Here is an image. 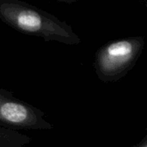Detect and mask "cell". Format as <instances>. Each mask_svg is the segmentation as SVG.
<instances>
[{"label":"cell","mask_w":147,"mask_h":147,"mask_svg":"<svg viewBox=\"0 0 147 147\" xmlns=\"http://www.w3.org/2000/svg\"><path fill=\"white\" fill-rule=\"evenodd\" d=\"M0 126L12 130H51L45 113L0 88Z\"/></svg>","instance_id":"3957f363"},{"label":"cell","mask_w":147,"mask_h":147,"mask_svg":"<svg viewBox=\"0 0 147 147\" xmlns=\"http://www.w3.org/2000/svg\"><path fill=\"white\" fill-rule=\"evenodd\" d=\"M0 20L17 32L47 42L75 46L82 41L65 22L22 0H0Z\"/></svg>","instance_id":"6da1fadb"},{"label":"cell","mask_w":147,"mask_h":147,"mask_svg":"<svg viewBox=\"0 0 147 147\" xmlns=\"http://www.w3.org/2000/svg\"><path fill=\"white\" fill-rule=\"evenodd\" d=\"M144 36H130L110 40L97 49L94 69L104 83L123 78L136 65L145 48Z\"/></svg>","instance_id":"7a4b0ae2"},{"label":"cell","mask_w":147,"mask_h":147,"mask_svg":"<svg viewBox=\"0 0 147 147\" xmlns=\"http://www.w3.org/2000/svg\"><path fill=\"white\" fill-rule=\"evenodd\" d=\"M56 2L59 3H76L78 0H55Z\"/></svg>","instance_id":"277c9868"}]
</instances>
